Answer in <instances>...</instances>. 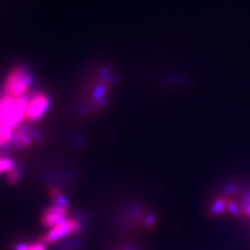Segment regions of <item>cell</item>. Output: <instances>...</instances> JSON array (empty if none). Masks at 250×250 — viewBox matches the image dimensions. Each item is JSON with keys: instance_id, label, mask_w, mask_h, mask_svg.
I'll return each instance as SVG.
<instances>
[{"instance_id": "obj_3", "label": "cell", "mask_w": 250, "mask_h": 250, "mask_svg": "<svg viewBox=\"0 0 250 250\" xmlns=\"http://www.w3.org/2000/svg\"><path fill=\"white\" fill-rule=\"evenodd\" d=\"M49 105V100L44 94L38 93L27 101L26 111L24 116L25 122H34L41 118Z\"/></svg>"}, {"instance_id": "obj_8", "label": "cell", "mask_w": 250, "mask_h": 250, "mask_svg": "<svg viewBox=\"0 0 250 250\" xmlns=\"http://www.w3.org/2000/svg\"><path fill=\"white\" fill-rule=\"evenodd\" d=\"M16 250H46V247L43 242H37V243L29 245L19 244L16 247Z\"/></svg>"}, {"instance_id": "obj_6", "label": "cell", "mask_w": 250, "mask_h": 250, "mask_svg": "<svg viewBox=\"0 0 250 250\" xmlns=\"http://www.w3.org/2000/svg\"><path fill=\"white\" fill-rule=\"evenodd\" d=\"M49 196L54 202V205L68 208L67 199L65 198L64 195H62V193L58 189V188H51L49 190Z\"/></svg>"}, {"instance_id": "obj_5", "label": "cell", "mask_w": 250, "mask_h": 250, "mask_svg": "<svg viewBox=\"0 0 250 250\" xmlns=\"http://www.w3.org/2000/svg\"><path fill=\"white\" fill-rule=\"evenodd\" d=\"M13 140H14L15 144L20 148H28L31 145V142H33L29 135L25 130L15 131Z\"/></svg>"}, {"instance_id": "obj_2", "label": "cell", "mask_w": 250, "mask_h": 250, "mask_svg": "<svg viewBox=\"0 0 250 250\" xmlns=\"http://www.w3.org/2000/svg\"><path fill=\"white\" fill-rule=\"evenodd\" d=\"M81 229V223L75 218L65 219L64 221L57 224L50 229L49 232L42 237V242L44 244H50L57 242L69 233H76Z\"/></svg>"}, {"instance_id": "obj_9", "label": "cell", "mask_w": 250, "mask_h": 250, "mask_svg": "<svg viewBox=\"0 0 250 250\" xmlns=\"http://www.w3.org/2000/svg\"><path fill=\"white\" fill-rule=\"evenodd\" d=\"M6 175H7V181H9V183L12 185H15L19 182L20 171L17 167H14L12 170L7 172Z\"/></svg>"}, {"instance_id": "obj_4", "label": "cell", "mask_w": 250, "mask_h": 250, "mask_svg": "<svg viewBox=\"0 0 250 250\" xmlns=\"http://www.w3.org/2000/svg\"><path fill=\"white\" fill-rule=\"evenodd\" d=\"M68 214V208L61 207L53 205L52 207L45 209V212L42 215L41 222L43 225L47 226V228H53L57 224L64 221L66 219V216Z\"/></svg>"}, {"instance_id": "obj_1", "label": "cell", "mask_w": 250, "mask_h": 250, "mask_svg": "<svg viewBox=\"0 0 250 250\" xmlns=\"http://www.w3.org/2000/svg\"><path fill=\"white\" fill-rule=\"evenodd\" d=\"M30 85V77L23 69H16L7 76L4 92L13 96H25Z\"/></svg>"}, {"instance_id": "obj_7", "label": "cell", "mask_w": 250, "mask_h": 250, "mask_svg": "<svg viewBox=\"0 0 250 250\" xmlns=\"http://www.w3.org/2000/svg\"><path fill=\"white\" fill-rule=\"evenodd\" d=\"M15 167V163L13 160L9 158H2L0 156V174L4 173V172H9Z\"/></svg>"}]
</instances>
